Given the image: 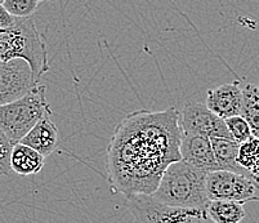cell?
Returning <instances> with one entry per match:
<instances>
[{
	"mask_svg": "<svg viewBox=\"0 0 259 223\" xmlns=\"http://www.w3.org/2000/svg\"><path fill=\"white\" fill-rule=\"evenodd\" d=\"M180 111L138 110L122 119L107 147L108 181L131 198L151 195L162 173L181 160Z\"/></svg>",
	"mask_w": 259,
	"mask_h": 223,
	"instance_id": "1",
	"label": "cell"
},
{
	"mask_svg": "<svg viewBox=\"0 0 259 223\" xmlns=\"http://www.w3.org/2000/svg\"><path fill=\"white\" fill-rule=\"evenodd\" d=\"M206 175L208 173L186 161H174L162 173L156 190L150 196L173 208L206 209L210 201L206 196Z\"/></svg>",
	"mask_w": 259,
	"mask_h": 223,
	"instance_id": "2",
	"label": "cell"
},
{
	"mask_svg": "<svg viewBox=\"0 0 259 223\" xmlns=\"http://www.w3.org/2000/svg\"><path fill=\"white\" fill-rule=\"evenodd\" d=\"M22 58L29 63L36 81L49 71L44 35L32 17H17L8 29H0V61Z\"/></svg>",
	"mask_w": 259,
	"mask_h": 223,
	"instance_id": "3",
	"label": "cell"
},
{
	"mask_svg": "<svg viewBox=\"0 0 259 223\" xmlns=\"http://www.w3.org/2000/svg\"><path fill=\"white\" fill-rule=\"evenodd\" d=\"M51 115L46 86L39 83L23 97L0 105V129L12 142L17 143L41 117Z\"/></svg>",
	"mask_w": 259,
	"mask_h": 223,
	"instance_id": "4",
	"label": "cell"
},
{
	"mask_svg": "<svg viewBox=\"0 0 259 223\" xmlns=\"http://www.w3.org/2000/svg\"><path fill=\"white\" fill-rule=\"evenodd\" d=\"M126 208L136 223H214L206 209H182L164 205L150 195L126 198Z\"/></svg>",
	"mask_w": 259,
	"mask_h": 223,
	"instance_id": "5",
	"label": "cell"
},
{
	"mask_svg": "<svg viewBox=\"0 0 259 223\" xmlns=\"http://www.w3.org/2000/svg\"><path fill=\"white\" fill-rule=\"evenodd\" d=\"M209 200H231L239 203L258 200V180L228 170L208 173L205 181Z\"/></svg>",
	"mask_w": 259,
	"mask_h": 223,
	"instance_id": "6",
	"label": "cell"
},
{
	"mask_svg": "<svg viewBox=\"0 0 259 223\" xmlns=\"http://www.w3.org/2000/svg\"><path fill=\"white\" fill-rule=\"evenodd\" d=\"M39 83L29 63L22 58L0 61V105L23 97Z\"/></svg>",
	"mask_w": 259,
	"mask_h": 223,
	"instance_id": "7",
	"label": "cell"
},
{
	"mask_svg": "<svg viewBox=\"0 0 259 223\" xmlns=\"http://www.w3.org/2000/svg\"><path fill=\"white\" fill-rule=\"evenodd\" d=\"M180 126L182 133L202 135L209 138L230 137L225 120L211 112L204 103L191 102L180 112Z\"/></svg>",
	"mask_w": 259,
	"mask_h": 223,
	"instance_id": "8",
	"label": "cell"
},
{
	"mask_svg": "<svg viewBox=\"0 0 259 223\" xmlns=\"http://www.w3.org/2000/svg\"><path fill=\"white\" fill-rule=\"evenodd\" d=\"M181 160L186 161L195 168L206 173L218 170L210 138L202 135H188L182 133L180 143Z\"/></svg>",
	"mask_w": 259,
	"mask_h": 223,
	"instance_id": "9",
	"label": "cell"
},
{
	"mask_svg": "<svg viewBox=\"0 0 259 223\" xmlns=\"http://www.w3.org/2000/svg\"><path fill=\"white\" fill-rule=\"evenodd\" d=\"M242 92L239 81L226 83L208 91L205 106L221 119L240 115Z\"/></svg>",
	"mask_w": 259,
	"mask_h": 223,
	"instance_id": "10",
	"label": "cell"
},
{
	"mask_svg": "<svg viewBox=\"0 0 259 223\" xmlns=\"http://www.w3.org/2000/svg\"><path fill=\"white\" fill-rule=\"evenodd\" d=\"M58 138V129L51 120V116H44L21 138L20 143L31 147L32 150L47 157L56 150Z\"/></svg>",
	"mask_w": 259,
	"mask_h": 223,
	"instance_id": "11",
	"label": "cell"
},
{
	"mask_svg": "<svg viewBox=\"0 0 259 223\" xmlns=\"http://www.w3.org/2000/svg\"><path fill=\"white\" fill-rule=\"evenodd\" d=\"M11 170L21 177L36 175L46 164V157L23 143H13L11 152Z\"/></svg>",
	"mask_w": 259,
	"mask_h": 223,
	"instance_id": "12",
	"label": "cell"
},
{
	"mask_svg": "<svg viewBox=\"0 0 259 223\" xmlns=\"http://www.w3.org/2000/svg\"><path fill=\"white\" fill-rule=\"evenodd\" d=\"M211 149H213L214 156L220 169L222 170H228V172L239 173L242 175L254 178L250 173L240 168L239 164L236 163V155L239 143L235 142L232 138L228 137H213L210 138ZM255 180V178H254Z\"/></svg>",
	"mask_w": 259,
	"mask_h": 223,
	"instance_id": "13",
	"label": "cell"
},
{
	"mask_svg": "<svg viewBox=\"0 0 259 223\" xmlns=\"http://www.w3.org/2000/svg\"><path fill=\"white\" fill-rule=\"evenodd\" d=\"M206 213L214 223H241L246 217L244 204L231 200H210Z\"/></svg>",
	"mask_w": 259,
	"mask_h": 223,
	"instance_id": "14",
	"label": "cell"
},
{
	"mask_svg": "<svg viewBox=\"0 0 259 223\" xmlns=\"http://www.w3.org/2000/svg\"><path fill=\"white\" fill-rule=\"evenodd\" d=\"M242 92L241 110L240 116L248 121L253 136L258 137L259 135V91L253 84H246Z\"/></svg>",
	"mask_w": 259,
	"mask_h": 223,
	"instance_id": "15",
	"label": "cell"
},
{
	"mask_svg": "<svg viewBox=\"0 0 259 223\" xmlns=\"http://www.w3.org/2000/svg\"><path fill=\"white\" fill-rule=\"evenodd\" d=\"M258 137L250 136L246 141L239 143L236 155V163L240 168L250 173L255 180H258Z\"/></svg>",
	"mask_w": 259,
	"mask_h": 223,
	"instance_id": "16",
	"label": "cell"
},
{
	"mask_svg": "<svg viewBox=\"0 0 259 223\" xmlns=\"http://www.w3.org/2000/svg\"><path fill=\"white\" fill-rule=\"evenodd\" d=\"M225 125L227 128V132L230 137L237 143H241L248 140L250 136H253L251 129L249 126L248 121L240 115H235L225 119Z\"/></svg>",
	"mask_w": 259,
	"mask_h": 223,
	"instance_id": "17",
	"label": "cell"
},
{
	"mask_svg": "<svg viewBox=\"0 0 259 223\" xmlns=\"http://www.w3.org/2000/svg\"><path fill=\"white\" fill-rule=\"evenodd\" d=\"M40 0H4L3 6L15 17H31Z\"/></svg>",
	"mask_w": 259,
	"mask_h": 223,
	"instance_id": "18",
	"label": "cell"
},
{
	"mask_svg": "<svg viewBox=\"0 0 259 223\" xmlns=\"http://www.w3.org/2000/svg\"><path fill=\"white\" fill-rule=\"evenodd\" d=\"M13 147V142L4 135V132L0 129V175L8 177L11 174V152Z\"/></svg>",
	"mask_w": 259,
	"mask_h": 223,
	"instance_id": "19",
	"label": "cell"
},
{
	"mask_svg": "<svg viewBox=\"0 0 259 223\" xmlns=\"http://www.w3.org/2000/svg\"><path fill=\"white\" fill-rule=\"evenodd\" d=\"M15 16H12L6 8H4L3 4H0V29H8L11 27L16 21Z\"/></svg>",
	"mask_w": 259,
	"mask_h": 223,
	"instance_id": "20",
	"label": "cell"
},
{
	"mask_svg": "<svg viewBox=\"0 0 259 223\" xmlns=\"http://www.w3.org/2000/svg\"><path fill=\"white\" fill-rule=\"evenodd\" d=\"M3 2H4V0H0V4H3Z\"/></svg>",
	"mask_w": 259,
	"mask_h": 223,
	"instance_id": "21",
	"label": "cell"
},
{
	"mask_svg": "<svg viewBox=\"0 0 259 223\" xmlns=\"http://www.w3.org/2000/svg\"><path fill=\"white\" fill-rule=\"evenodd\" d=\"M40 2H47V0H40Z\"/></svg>",
	"mask_w": 259,
	"mask_h": 223,
	"instance_id": "22",
	"label": "cell"
}]
</instances>
